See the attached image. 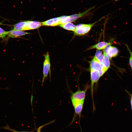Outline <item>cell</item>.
<instances>
[{
  "label": "cell",
  "mask_w": 132,
  "mask_h": 132,
  "mask_svg": "<svg viewBox=\"0 0 132 132\" xmlns=\"http://www.w3.org/2000/svg\"><path fill=\"white\" fill-rule=\"evenodd\" d=\"M71 99L75 110L74 116L71 123H72L76 120L78 118V123L79 124L84 101H80L73 99Z\"/></svg>",
  "instance_id": "obj_1"
},
{
  "label": "cell",
  "mask_w": 132,
  "mask_h": 132,
  "mask_svg": "<svg viewBox=\"0 0 132 132\" xmlns=\"http://www.w3.org/2000/svg\"><path fill=\"white\" fill-rule=\"evenodd\" d=\"M103 18V17H102L99 20L92 23L88 24H82L77 25L74 31V34L77 35L82 36L88 33L92 27Z\"/></svg>",
  "instance_id": "obj_2"
},
{
  "label": "cell",
  "mask_w": 132,
  "mask_h": 132,
  "mask_svg": "<svg viewBox=\"0 0 132 132\" xmlns=\"http://www.w3.org/2000/svg\"><path fill=\"white\" fill-rule=\"evenodd\" d=\"M44 60L43 64V77L42 81L43 85L48 75L51 74V64L49 53L47 52L44 55Z\"/></svg>",
  "instance_id": "obj_3"
},
{
  "label": "cell",
  "mask_w": 132,
  "mask_h": 132,
  "mask_svg": "<svg viewBox=\"0 0 132 132\" xmlns=\"http://www.w3.org/2000/svg\"><path fill=\"white\" fill-rule=\"evenodd\" d=\"M103 51L109 59L117 56L119 53V51L116 47L111 46L110 44L108 45Z\"/></svg>",
  "instance_id": "obj_4"
},
{
  "label": "cell",
  "mask_w": 132,
  "mask_h": 132,
  "mask_svg": "<svg viewBox=\"0 0 132 132\" xmlns=\"http://www.w3.org/2000/svg\"><path fill=\"white\" fill-rule=\"evenodd\" d=\"M90 70H97L99 71L100 77L104 74L102 70L99 61L94 56L91 61L89 62Z\"/></svg>",
  "instance_id": "obj_5"
},
{
  "label": "cell",
  "mask_w": 132,
  "mask_h": 132,
  "mask_svg": "<svg viewBox=\"0 0 132 132\" xmlns=\"http://www.w3.org/2000/svg\"><path fill=\"white\" fill-rule=\"evenodd\" d=\"M42 25V23L38 21H25L23 31L27 30L38 28Z\"/></svg>",
  "instance_id": "obj_6"
},
{
  "label": "cell",
  "mask_w": 132,
  "mask_h": 132,
  "mask_svg": "<svg viewBox=\"0 0 132 132\" xmlns=\"http://www.w3.org/2000/svg\"><path fill=\"white\" fill-rule=\"evenodd\" d=\"M88 87L86 88L84 90H78L76 92L72 93L71 99L80 100L84 101L86 91Z\"/></svg>",
  "instance_id": "obj_7"
},
{
  "label": "cell",
  "mask_w": 132,
  "mask_h": 132,
  "mask_svg": "<svg viewBox=\"0 0 132 132\" xmlns=\"http://www.w3.org/2000/svg\"><path fill=\"white\" fill-rule=\"evenodd\" d=\"M90 78L91 81V90L93 93V88L94 84L97 82L100 76L98 71L95 70H90Z\"/></svg>",
  "instance_id": "obj_8"
},
{
  "label": "cell",
  "mask_w": 132,
  "mask_h": 132,
  "mask_svg": "<svg viewBox=\"0 0 132 132\" xmlns=\"http://www.w3.org/2000/svg\"><path fill=\"white\" fill-rule=\"evenodd\" d=\"M43 26H55L60 25V17H57L50 19L42 23Z\"/></svg>",
  "instance_id": "obj_9"
},
{
  "label": "cell",
  "mask_w": 132,
  "mask_h": 132,
  "mask_svg": "<svg viewBox=\"0 0 132 132\" xmlns=\"http://www.w3.org/2000/svg\"><path fill=\"white\" fill-rule=\"evenodd\" d=\"M8 35L11 38H15L26 34H29L28 33L22 31H19L13 30L8 31Z\"/></svg>",
  "instance_id": "obj_10"
},
{
  "label": "cell",
  "mask_w": 132,
  "mask_h": 132,
  "mask_svg": "<svg viewBox=\"0 0 132 132\" xmlns=\"http://www.w3.org/2000/svg\"><path fill=\"white\" fill-rule=\"evenodd\" d=\"M94 57H96L99 61L100 64L103 72L104 73L106 72L104 69V67L103 55L102 54L101 51L97 49Z\"/></svg>",
  "instance_id": "obj_11"
},
{
  "label": "cell",
  "mask_w": 132,
  "mask_h": 132,
  "mask_svg": "<svg viewBox=\"0 0 132 132\" xmlns=\"http://www.w3.org/2000/svg\"><path fill=\"white\" fill-rule=\"evenodd\" d=\"M110 43H108L105 42H101L98 44L92 46L88 49L89 50L93 49L96 48L98 50H101L104 49L108 45L110 44Z\"/></svg>",
  "instance_id": "obj_12"
},
{
  "label": "cell",
  "mask_w": 132,
  "mask_h": 132,
  "mask_svg": "<svg viewBox=\"0 0 132 132\" xmlns=\"http://www.w3.org/2000/svg\"><path fill=\"white\" fill-rule=\"evenodd\" d=\"M60 26L66 30L74 31L76 28L75 25L70 22L60 24Z\"/></svg>",
  "instance_id": "obj_13"
},
{
  "label": "cell",
  "mask_w": 132,
  "mask_h": 132,
  "mask_svg": "<svg viewBox=\"0 0 132 132\" xmlns=\"http://www.w3.org/2000/svg\"><path fill=\"white\" fill-rule=\"evenodd\" d=\"M103 65L104 69L106 72L110 67V62L109 59L106 54L103 52Z\"/></svg>",
  "instance_id": "obj_14"
},
{
  "label": "cell",
  "mask_w": 132,
  "mask_h": 132,
  "mask_svg": "<svg viewBox=\"0 0 132 132\" xmlns=\"http://www.w3.org/2000/svg\"><path fill=\"white\" fill-rule=\"evenodd\" d=\"M125 45L126 47L130 54V57L129 59V63L132 69V51H131L127 44H125Z\"/></svg>",
  "instance_id": "obj_15"
},
{
  "label": "cell",
  "mask_w": 132,
  "mask_h": 132,
  "mask_svg": "<svg viewBox=\"0 0 132 132\" xmlns=\"http://www.w3.org/2000/svg\"><path fill=\"white\" fill-rule=\"evenodd\" d=\"M8 31H6L0 27V38H4L7 35Z\"/></svg>",
  "instance_id": "obj_16"
},
{
  "label": "cell",
  "mask_w": 132,
  "mask_h": 132,
  "mask_svg": "<svg viewBox=\"0 0 132 132\" xmlns=\"http://www.w3.org/2000/svg\"><path fill=\"white\" fill-rule=\"evenodd\" d=\"M2 128L4 129L13 132H28L24 131H16L11 129L8 124H7L6 126L2 127Z\"/></svg>",
  "instance_id": "obj_17"
},
{
  "label": "cell",
  "mask_w": 132,
  "mask_h": 132,
  "mask_svg": "<svg viewBox=\"0 0 132 132\" xmlns=\"http://www.w3.org/2000/svg\"><path fill=\"white\" fill-rule=\"evenodd\" d=\"M4 25L1 22H0V25Z\"/></svg>",
  "instance_id": "obj_18"
},
{
  "label": "cell",
  "mask_w": 132,
  "mask_h": 132,
  "mask_svg": "<svg viewBox=\"0 0 132 132\" xmlns=\"http://www.w3.org/2000/svg\"><path fill=\"white\" fill-rule=\"evenodd\" d=\"M131 102L132 103V96L131 97Z\"/></svg>",
  "instance_id": "obj_19"
}]
</instances>
